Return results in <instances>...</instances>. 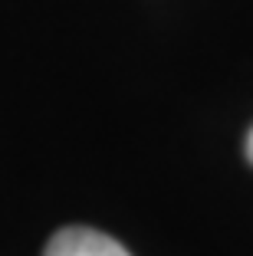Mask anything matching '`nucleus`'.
<instances>
[{
    "label": "nucleus",
    "mask_w": 253,
    "mask_h": 256,
    "mask_svg": "<svg viewBox=\"0 0 253 256\" xmlns=\"http://www.w3.org/2000/svg\"><path fill=\"white\" fill-rule=\"evenodd\" d=\"M246 158H250V164H253V128H250V135H246Z\"/></svg>",
    "instance_id": "obj_2"
},
{
    "label": "nucleus",
    "mask_w": 253,
    "mask_h": 256,
    "mask_svg": "<svg viewBox=\"0 0 253 256\" xmlns=\"http://www.w3.org/2000/svg\"><path fill=\"white\" fill-rule=\"evenodd\" d=\"M43 256H132L119 240L89 230V226H63L46 243Z\"/></svg>",
    "instance_id": "obj_1"
}]
</instances>
